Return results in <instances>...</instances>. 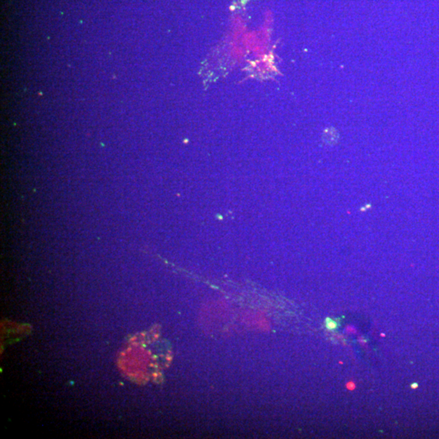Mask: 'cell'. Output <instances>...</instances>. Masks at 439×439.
<instances>
[{
  "label": "cell",
  "mask_w": 439,
  "mask_h": 439,
  "mask_svg": "<svg viewBox=\"0 0 439 439\" xmlns=\"http://www.w3.org/2000/svg\"><path fill=\"white\" fill-rule=\"evenodd\" d=\"M325 324H326L327 329H329V330H334V329H337V327H338L337 322H334L330 318H327L326 321H325Z\"/></svg>",
  "instance_id": "6da1fadb"
}]
</instances>
